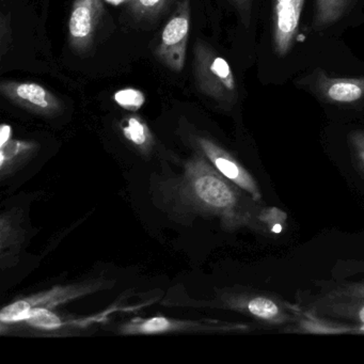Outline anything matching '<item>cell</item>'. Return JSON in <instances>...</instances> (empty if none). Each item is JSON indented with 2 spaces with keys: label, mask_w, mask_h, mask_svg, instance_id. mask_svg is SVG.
<instances>
[{
  "label": "cell",
  "mask_w": 364,
  "mask_h": 364,
  "mask_svg": "<svg viewBox=\"0 0 364 364\" xmlns=\"http://www.w3.org/2000/svg\"><path fill=\"white\" fill-rule=\"evenodd\" d=\"M193 74L204 95L229 107L237 102V85L231 67L206 44L196 43Z\"/></svg>",
  "instance_id": "1"
},
{
  "label": "cell",
  "mask_w": 364,
  "mask_h": 364,
  "mask_svg": "<svg viewBox=\"0 0 364 364\" xmlns=\"http://www.w3.org/2000/svg\"><path fill=\"white\" fill-rule=\"evenodd\" d=\"M191 28V0H183L161 33L156 50L159 60L171 71L182 72Z\"/></svg>",
  "instance_id": "2"
},
{
  "label": "cell",
  "mask_w": 364,
  "mask_h": 364,
  "mask_svg": "<svg viewBox=\"0 0 364 364\" xmlns=\"http://www.w3.org/2000/svg\"><path fill=\"white\" fill-rule=\"evenodd\" d=\"M304 0H274L272 48L279 57L289 54L299 33Z\"/></svg>",
  "instance_id": "3"
},
{
  "label": "cell",
  "mask_w": 364,
  "mask_h": 364,
  "mask_svg": "<svg viewBox=\"0 0 364 364\" xmlns=\"http://www.w3.org/2000/svg\"><path fill=\"white\" fill-rule=\"evenodd\" d=\"M306 84L323 101L334 105H350L364 100V76L362 77H330L316 70Z\"/></svg>",
  "instance_id": "4"
},
{
  "label": "cell",
  "mask_w": 364,
  "mask_h": 364,
  "mask_svg": "<svg viewBox=\"0 0 364 364\" xmlns=\"http://www.w3.org/2000/svg\"><path fill=\"white\" fill-rule=\"evenodd\" d=\"M0 92L12 103L35 114L53 116L63 109L58 97L35 82H5L0 84Z\"/></svg>",
  "instance_id": "5"
},
{
  "label": "cell",
  "mask_w": 364,
  "mask_h": 364,
  "mask_svg": "<svg viewBox=\"0 0 364 364\" xmlns=\"http://www.w3.org/2000/svg\"><path fill=\"white\" fill-rule=\"evenodd\" d=\"M199 144L217 171L220 172L225 178L240 187L255 202L261 203L263 195L259 185L253 176L235 159L210 140L202 138L199 140Z\"/></svg>",
  "instance_id": "6"
},
{
  "label": "cell",
  "mask_w": 364,
  "mask_h": 364,
  "mask_svg": "<svg viewBox=\"0 0 364 364\" xmlns=\"http://www.w3.org/2000/svg\"><path fill=\"white\" fill-rule=\"evenodd\" d=\"M102 0H75L70 16V42L76 52H87L92 46L100 18L103 14Z\"/></svg>",
  "instance_id": "7"
},
{
  "label": "cell",
  "mask_w": 364,
  "mask_h": 364,
  "mask_svg": "<svg viewBox=\"0 0 364 364\" xmlns=\"http://www.w3.org/2000/svg\"><path fill=\"white\" fill-rule=\"evenodd\" d=\"M236 308L257 321L272 325H283L296 319L293 311H289V306L267 296L251 295L242 297L236 304Z\"/></svg>",
  "instance_id": "8"
},
{
  "label": "cell",
  "mask_w": 364,
  "mask_h": 364,
  "mask_svg": "<svg viewBox=\"0 0 364 364\" xmlns=\"http://www.w3.org/2000/svg\"><path fill=\"white\" fill-rule=\"evenodd\" d=\"M355 0H315L313 27L321 31L342 20Z\"/></svg>",
  "instance_id": "9"
},
{
  "label": "cell",
  "mask_w": 364,
  "mask_h": 364,
  "mask_svg": "<svg viewBox=\"0 0 364 364\" xmlns=\"http://www.w3.org/2000/svg\"><path fill=\"white\" fill-rule=\"evenodd\" d=\"M173 328V323L165 317H153L142 323H133L125 326L122 331L124 333L153 334L169 331Z\"/></svg>",
  "instance_id": "10"
},
{
  "label": "cell",
  "mask_w": 364,
  "mask_h": 364,
  "mask_svg": "<svg viewBox=\"0 0 364 364\" xmlns=\"http://www.w3.org/2000/svg\"><path fill=\"white\" fill-rule=\"evenodd\" d=\"M125 138L136 146H144L150 139V132L146 123L138 117H129L123 124Z\"/></svg>",
  "instance_id": "11"
},
{
  "label": "cell",
  "mask_w": 364,
  "mask_h": 364,
  "mask_svg": "<svg viewBox=\"0 0 364 364\" xmlns=\"http://www.w3.org/2000/svg\"><path fill=\"white\" fill-rule=\"evenodd\" d=\"M26 323L44 330H56L63 326V321L52 311L41 306H33Z\"/></svg>",
  "instance_id": "12"
},
{
  "label": "cell",
  "mask_w": 364,
  "mask_h": 364,
  "mask_svg": "<svg viewBox=\"0 0 364 364\" xmlns=\"http://www.w3.org/2000/svg\"><path fill=\"white\" fill-rule=\"evenodd\" d=\"M31 309H33V304L29 302V300H18L1 310L0 321L6 323L26 321L31 314Z\"/></svg>",
  "instance_id": "13"
},
{
  "label": "cell",
  "mask_w": 364,
  "mask_h": 364,
  "mask_svg": "<svg viewBox=\"0 0 364 364\" xmlns=\"http://www.w3.org/2000/svg\"><path fill=\"white\" fill-rule=\"evenodd\" d=\"M114 101L129 112H137L146 103L144 93L137 89L127 88L114 93Z\"/></svg>",
  "instance_id": "14"
},
{
  "label": "cell",
  "mask_w": 364,
  "mask_h": 364,
  "mask_svg": "<svg viewBox=\"0 0 364 364\" xmlns=\"http://www.w3.org/2000/svg\"><path fill=\"white\" fill-rule=\"evenodd\" d=\"M355 167L364 176V131H353L348 136Z\"/></svg>",
  "instance_id": "15"
},
{
  "label": "cell",
  "mask_w": 364,
  "mask_h": 364,
  "mask_svg": "<svg viewBox=\"0 0 364 364\" xmlns=\"http://www.w3.org/2000/svg\"><path fill=\"white\" fill-rule=\"evenodd\" d=\"M31 148V144H27V142L9 140L7 144L0 146V166L4 167L6 161H12L18 154Z\"/></svg>",
  "instance_id": "16"
},
{
  "label": "cell",
  "mask_w": 364,
  "mask_h": 364,
  "mask_svg": "<svg viewBox=\"0 0 364 364\" xmlns=\"http://www.w3.org/2000/svg\"><path fill=\"white\" fill-rule=\"evenodd\" d=\"M134 11L142 16H153L161 9L167 0H131Z\"/></svg>",
  "instance_id": "17"
},
{
  "label": "cell",
  "mask_w": 364,
  "mask_h": 364,
  "mask_svg": "<svg viewBox=\"0 0 364 364\" xmlns=\"http://www.w3.org/2000/svg\"><path fill=\"white\" fill-rule=\"evenodd\" d=\"M240 12V18L245 26L249 27L251 22V10H252V0H231Z\"/></svg>",
  "instance_id": "18"
},
{
  "label": "cell",
  "mask_w": 364,
  "mask_h": 364,
  "mask_svg": "<svg viewBox=\"0 0 364 364\" xmlns=\"http://www.w3.org/2000/svg\"><path fill=\"white\" fill-rule=\"evenodd\" d=\"M338 297L353 298L357 300H364V283L350 285L342 289Z\"/></svg>",
  "instance_id": "19"
},
{
  "label": "cell",
  "mask_w": 364,
  "mask_h": 364,
  "mask_svg": "<svg viewBox=\"0 0 364 364\" xmlns=\"http://www.w3.org/2000/svg\"><path fill=\"white\" fill-rule=\"evenodd\" d=\"M10 137H11V127L7 124L1 125V129H0V146L7 144Z\"/></svg>",
  "instance_id": "20"
},
{
  "label": "cell",
  "mask_w": 364,
  "mask_h": 364,
  "mask_svg": "<svg viewBox=\"0 0 364 364\" xmlns=\"http://www.w3.org/2000/svg\"><path fill=\"white\" fill-rule=\"evenodd\" d=\"M106 1H107L108 4H112V5L119 6L124 3V1H127V0H106Z\"/></svg>",
  "instance_id": "21"
}]
</instances>
